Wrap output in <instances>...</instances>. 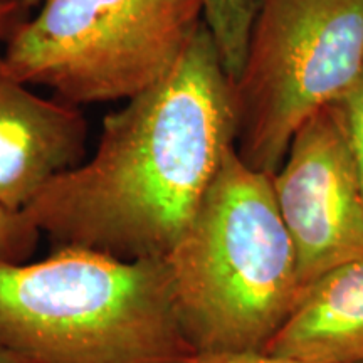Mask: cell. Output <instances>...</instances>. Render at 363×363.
<instances>
[{
    "label": "cell",
    "instance_id": "obj_6",
    "mask_svg": "<svg viewBox=\"0 0 363 363\" xmlns=\"http://www.w3.org/2000/svg\"><path fill=\"white\" fill-rule=\"evenodd\" d=\"M271 182L303 288L363 257V195L342 101L296 131Z\"/></svg>",
    "mask_w": 363,
    "mask_h": 363
},
{
    "label": "cell",
    "instance_id": "obj_10",
    "mask_svg": "<svg viewBox=\"0 0 363 363\" xmlns=\"http://www.w3.org/2000/svg\"><path fill=\"white\" fill-rule=\"evenodd\" d=\"M40 230L24 211L0 203V264H24L35 252Z\"/></svg>",
    "mask_w": 363,
    "mask_h": 363
},
{
    "label": "cell",
    "instance_id": "obj_5",
    "mask_svg": "<svg viewBox=\"0 0 363 363\" xmlns=\"http://www.w3.org/2000/svg\"><path fill=\"white\" fill-rule=\"evenodd\" d=\"M363 74V0H261L234 84L235 152L274 175L296 131Z\"/></svg>",
    "mask_w": 363,
    "mask_h": 363
},
{
    "label": "cell",
    "instance_id": "obj_9",
    "mask_svg": "<svg viewBox=\"0 0 363 363\" xmlns=\"http://www.w3.org/2000/svg\"><path fill=\"white\" fill-rule=\"evenodd\" d=\"M259 6L261 0H202L203 24L233 84L242 71L249 34Z\"/></svg>",
    "mask_w": 363,
    "mask_h": 363
},
{
    "label": "cell",
    "instance_id": "obj_2",
    "mask_svg": "<svg viewBox=\"0 0 363 363\" xmlns=\"http://www.w3.org/2000/svg\"><path fill=\"white\" fill-rule=\"evenodd\" d=\"M0 342L34 363H185L195 352L165 257L84 247L0 264Z\"/></svg>",
    "mask_w": 363,
    "mask_h": 363
},
{
    "label": "cell",
    "instance_id": "obj_14",
    "mask_svg": "<svg viewBox=\"0 0 363 363\" xmlns=\"http://www.w3.org/2000/svg\"><path fill=\"white\" fill-rule=\"evenodd\" d=\"M0 363H34V362L0 342Z\"/></svg>",
    "mask_w": 363,
    "mask_h": 363
},
{
    "label": "cell",
    "instance_id": "obj_8",
    "mask_svg": "<svg viewBox=\"0 0 363 363\" xmlns=\"http://www.w3.org/2000/svg\"><path fill=\"white\" fill-rule=\"evenodd\" d=\"M264 350L303 363H363V257L305 286Z\"/></svg>",
    "mask_w": 363,
    "mask_h": 363
},
{
    "label": "cell",
    "instance_id": "obj_1",
    "mask_svg": "<svg viewBox=\"0 0 363 363\" xmlns=\"http://www.w3.org/2000/svg\"><path fill=\"white\" fill-rule=\"evenodd\" d=\"M238 138L234 84L201 26L169 74L103 118L93 157L26 208L54 249L165 257Z\"/></svg>",
    "mask_w": 363,
    "mask_h": 363
},
{
    "label": "cell",
    "instance_id": "obj_12",
    "mask_svg": "<svg viewBox=\"0 0 363 363\" xmlns=\"http://www.w3.org/2000/svg\"><path fill=\"white\" fill-rule=\"evenodd\" d=\"M185 363H303L291 358L278 357L266 350H222L194 352Z\"/></svg>",
    "mask_w": 363,
    "mask_h": 363
},
{
    "label": "cell",
    "instance_id": "obj_15",
    "mask_svg": "<svg viewBox=\"0 0 363 363\" xmlns=\"http://www.w3.org/2000/svg\"><path fill=\"white\" fill-rule=\"evenodd\" d=\"M16 2H17V4H21V6L24 7L26 11H27V9H30V7L40 6V4H43L44 0H16Z\"/></svg>",
    "mask_w": 363,
    "mask_h": 363
},
{
    "label": "cell",
    "instance_id": "obj_7",
    "mask_svg": "<svg viewBox=\"0 0 363 363\" xmlns=\"http://www.w3.org/2000/svg\"><path fill=\"white\" fill-rule=\"evenodd\" d=\"M86 140L81 108L33 93L0 52V203L26 211L49 182L84 162Z\"/></svg>",
    "mask_w": 363,
    "mask_h": 363
},
{
    "label": "cell",
    "instance_id": "obj_3",
    "mask_svg": "<svg viewBox=\"0 0 363 363\" xmlns=\"http://www.w3.org/2000/svg\"><path fill=\"white\" fill-rule=\"evenodd\" d=\"M165 261L195 352L264 350L303 291L271 177L235 148Z\"/></svg>",
    "mask_w": 363,
    "mask_h": 363
},
{
    "label": "cell",
    "instance_id": "obj_4",
    "mask_svg": "<svg viewBox=\"0 0 363 363\" xmlns=\"http://www.w3.org/2000/svg\"><path fill=\"white\" fill-rule=\"evenodd\" d=\"M202 24V0H44L2 57L76 106L126 101L174 69Z\"/></svg>",
    "mask_w": 363,
    "mask_h": 363
},
{
    "label": "cell",
    "instance_id": "obj_13",
    "mask_svg": "<svg viewBox=\"0 0 363 363\" xmlns=\"http://www.w3.org/2000/svg\"><path fill=\"white\" fill-rule=\"evenodd\" d=\"M27 11L16 0H0V40H7L16 27L26 19Z\"/></svg>",
    "mask_w": 363,
    "mask_h": 363
},
{
    "label": "cell",
    "instance_id": "obj_11",
    "mask_svg": "<svg viewBox=\"0 0 363 363\" xmlns=\"http://www.w3.org/2000/svg\"><path fill=\"white\" fill-rule=\"evenodd\" d=\"M342 106L347 120L348 138L355 162L358 184L363 195V74L353 89L342 99Z\"/></svg>",
    "mask_w": 363,
    "mask_h": 363
}]
</instances>
